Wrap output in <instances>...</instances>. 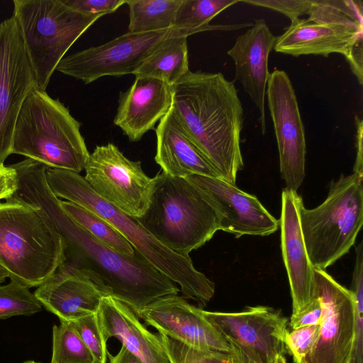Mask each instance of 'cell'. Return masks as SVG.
I'll list each match as a JSON object with an SVG mask.
<instances>
[{"label":"cell","instance_id":"obj_1","mask_svg":"<svg viewBox=\"0 0 363 363\" xmlns=\"http://www.w3.org/2000/svg\"><path fill=\"white\" fill-rule=\"evenodd\" d=\"M17 197L40 208L61 236L65 245L62 264L85 273L105 296L121 301L135 314L155 299L180 291L175 282L135 250L132 256L118 252L78 225L49 188L44 173L23 182Z\"/></svg>","mask_w":363,"mask_h":363},{"label":"cell","instance_id":"obj_2","mask_svg":"<svg viewBox=\"0 0 363 363\" xmlns=\"http://www.w3.org/2000/svg\"><path fill=\"white\" fill-rule=\"evenodd\" d=\"M172 109L221 178L235 185L244 167V112L234 82L220 72L189 70L173 86Z\"/></svg>","mask_w":363,"mask_h":363},{"label":"cell","instance_id":"obj_3","mask_svg":"<svg viewBox=\"0 0 363 363\" xmlns=\"http://www.w3.org/2000/svg\"><path fill=\"white\" fill-rule=\"evenodd\" d=\"M45 178L57 198L84 207L113 225L158 271L180 287L183 298L202 308L213 298L215 284L194 266L190 257L179 255L155 238L138 220L98 196L84 177L72 171L46 168Z\"/></svg>","mask_w":363,"mask_h":363},{"label":"cell","instance_id":"obj_4","mask_svg":"<svg viewBox=\"0 0 363 363\" xmlns=\"http://www.w3.org/2000/svg\"><path fill=\"white\" fill-rule=\"evenodd\" d=\"M81 123L58 99L34 86L25 99L13 130L11 154L46 167L80 173L89 152Z\"/></svg>","mask_w":363,"mask_h":363},{"label":"cell","instance_id":"obj_5","mask_svg":"<svg viewBox=\"0 0 363 363\" xmlns=\"http://www.w3.org/2000/svg\"><path fill=\"white\" fill-rule=\"evenodd\" d=\"M64 260L63 240L40 208L13 197L0 203V265L11 280L38 287Z\"/></svg>","mask_w":363,"mask_h":363},{"label":"cell","instance_id":"obj_6","mask_svg":"<svg viewBox=\"0 0 363 363\" xmlns=\"http://www.w3.org/2000/svg\"><path fill=\"white\" fill-rule=\"evenodd\" d=\"M137 219L160 242L186 257L220 230L218 217L200 189L163 172L152 178L149 205Z\"/></svg>","mask_w":363,"mask_h":363},{"label":"cell","instance_id":"obj_7","mask_svg":"<svg viewBox=\"0 0 363 363\" xmlns=\"http://www.w3.org/2000/svg\"><path fill=\"white\" fill-rule=\"evenodd\" d=\"M363 175H342L318 206L298 205L301 228L314 269L325 270L347 254L363 224Z\"/></svg>","mask_w":363,"mask_h":363},{"label":"cell","instance_id":"obj_8","mask_svg":"<svg viewBox=\"0 0 363 363\" xmlns=\"http://www.w3.org/2000/svg\"><path fill=\"white\" fill-rule=\"evenodd\" d=\"M16 19L30 61L36 85L46 91L65 53L101 14L77 11L62 0H14Z\"/></svg>","mask_w":363,"mask_h":363},{"label":"cell","instance_id":"obj_9","mask_svg":"<svg viewBox=\"0 0 363 363\" xmlns=\"http://www.w3.org/2000/svg\"><path fill=\"white\" fill-rule=\"evenodd\" d=\"M194 33L175 28L147 33L127 32L101 45L65 57L56 70L86 84L105 76L133 74L164 40Z\"/></svg>","mask_w":363,"mask_h":363},{"label":"cell","instance_id":"obj_10","mask_svg":"<svg viewBox=\"0 0 363 363\" xmlns=\"http://www.w3.org/2000/svg\"><path fill=\"white\" fill-rule=\"evenodd\" d=\"M84 170L85 180L101 199L134 218L144 214L150 199L152 178L143 172L140 161L129 160L108 143L96 146Z\"/></svg>","mask_w":363,"mask_h":363},{"label":"cell","instance_id":"obj_11","mask_svg":"<svg viewBox=\"0 0 363 363\" xmlns=\"http://www.w3.org/2000/svg\"><path fill=\"white\" fill-rule=\"evenodd\" d=\"M35 85L21 29L12 15L0 23V165L11 154L17 117Z\"/></svg>","mask_w":363,"mask_h":363},{"label":"cell","instance_id":"obj_12","mask_svg":"<svg viewBox=\"0 0 363 363\" xmlns=\"http://www.w3.org/2000/svg\"><path fill=\"white\" fill-rule=\"evenodd\" d=\"M266 96L286 189L297 192L305 178L306 143L295 90L283 70L269 74Z\"/></svg>","mask_w":363,"mask_h":363},{"label":"cell","instance_id":"obj_13","mask_svg":"<svg viewBox=\"0 0 363 363\" xmlns=\"http://www.w3.org/2000/svg\"><path fill=\"white\" fill-rule=\"evenodd\" d=\"M313 296L321 303L317 342L302 363H350L354 335V298L352 291L325 270L314 269Z\"/></svg>","mask_w":363,"mask_h":363},{"label":"cell","instance_id":"obj_14","mask_svg":"<svg viewBox=\"0 0 363 363\" xmlns=\"http://www.w3.org/2000/svg\"><path fill=\"white\" fill-rule=\"evenodd\" d=\"M203 315L230 344L256 354L261 363H272L286 351L288 319L272 307L247 306L238 312L203 310Z\"/></svg>","mask_w":363,"mask_h":363},{"label":"cell","instance_id":"obj_15","mask_svg":"<svg viewBox=\"0 0 363 363\" xmlns=\"http://www.w3.org/2000/svg\"><path fill=\"white\" fill-rule=\"evenodd\" d=\"M136 315L159 333L187 346L230 354L233 352V346L205 317L203 310L178 294L155 299Z\"/></svg>","mask_w":363,"mask_h":363},{"label":"cell","instance_id":"obj_16","mask_svg":"<svg viewBox=\"0 0 363 363\" xmlns=\"http://www.w3.org/2000/svg\"><path fill=\"white\" fill-rule=\"evenodd\" d=\"M363 28L298 19L277 37V52L294 57L343 55L359 84H362Z\"/></svg>","mask_w":363,"mask_h":363},{"label":"cell","instance_id":"obj_17","mask_svg":"<svg viewBox=\"0 0 363 363\" xmlns=\"http://www.w3.org/2000/svg\"><path fill=\"white\" fill-rule=\"evenodd\" d=\"M197 186L216 211L220 230L235 235L265 236L279 228L258 199L223 179L200 175L186 177Z\"/></svg>","mask_w":363,"mask_h":363},{"label":"cell","instance_id":"obj_18","mask_svg":"<svg viewBox=\"0 0 363 363\" xmlns=\"http://www.w3.org/2000/svg\"><path fill=\"white\" fill-rule=\"evenodd\" d=\"M277 38L264 19H255L252 27L240 35L227 52L235 63V80L242 84L259 111V122L263 134L267 127L265 99L270 74L268 59Z\"/></svg>","mask_w":363,"mask_h":363},{"label":"cell","instance_id":"obj_19","mask_svg":"<svg viewBox=\"0 0 363 363\" xmlns=\"http://www.w3.org/2000/svg\"><path fill=\"white\" fill-rule=\"evenodd\" d=\"M301 199L296 191L286 188L282 191L281 249L289 282L292 314L311 302L314 286V268L307 253L299 220Z\"/></svg>","mask_w":363,"mask_h":363},{"label":"cell","instance_id":"obj_20","mask_svg":"<svg viewBox=\"0 0 363 363\" xmlns=\"http://www.w3.org/2000/svg\"><path fill=\"white\" fill-rule=\"evenodd\" d=\"M173 86L150 77H135L132 85L121 92L113 124L130 142H138L154 130L170 110Z\"/></svg>","mask_w":363,"mask_h":363},{"label":"cell","instance_id":"obj_21","mask_svg":"<svg viewBox=\"0 0 363 363\" xmlns=\"http://www.w3.org/2000/svg\"><path fill=\"white\" fill-rule=\"evenodd\" d=\"M34 294L47 311L69 322L96 313L105 296L85 273L64 264Z\"/></svg>","mask_w":363,"mask_h":363},{"label":"cell","instance_id":"obj_22","mask_svg":"<svg viewBox=\"0 0 363 363\" xmlns=\"http://www.w3.org/2000/svg\"><path fill=\"white\" fill-rule=\"evenodd\" d=\"M97 316L106 342L109 338L116 337L143 363H172L157 335L147 330L125 303L104 296Z\"/></svg>","mask_w":363,"mask_h":363},{"label":"cell","instance_id":"obj_23","mask_svg":"<svg viewBox=\"0 0 363 363\" xmlns=\"http://www.w3.org/2000/svg\"><path fill=\"white\" fill-rule=\"evenodd\" d=\"M155 160L162 172L174 177L200 175L222 179L191 139L172 108L155 129Z\"/></svg>","mask_w":363,"mask_h":363},{"label":"cell","instance_id":"obj_24","mask_svg":"<svg viewBox=\"0 0 363 363\" xmlns=\"http://www.w3.org/2000/svg\"><path fill=\"white\" fill-rule=\"evenodd\" d=\"M186 35L164 40L133 74L135 77H150L173 86L189 71Z\"/></svg>","mask_w":363,"mask_h":363},{"label":"cell","instance_id":"obj_25","mask_svg":"<svg viewBox=\"0 0 363 363\" xmlns=\"http://www.w3.org/2000/svg\"><path fill=\"white\" fill-rule=\"evenodd\" d=\"M182 0H126L129 33H147L174 28Z\"/></svg>","mask_w":363,"mask_h":363},{"label":"cell","instance_id":"obj_26","mask_svg":"<svg viewBox=\"0 0 363 363\" xmlns=\"http://www.w3.org/2000/svg\"><path fill=\"white\" fill-rule=\"evenodd\" d=\"M240 2V0H182L177 12L174 28L196 33L206 30H234L252 26V23L230 26L208 24L223 10Z\"/></svg>","mask_w":363,"mask_h":363},{"label":"cell","instance_id":"obj_27","mask_svg":"<svg viewBox=\"0 0 363 363\" xmlns=\"http://www.w3.org/2000/svg\"><path fill=\"white\" fill-rule=\"evenodd\" d=\"M61 205L78 225L105 245L125 255H135L130 242L99 215L70 201H61Z\"/></svg>","mask_w":363,"mask_h":363},{"label":"cell","instance_id":"obj_28","mask_svg":"<svg viewBox=\"0 0 363 363\" xmlns=\"http://www.w3.org/2000/svg\"><path fill=\"white\" fill-rule=\"evenodd\" d=\"M52 328V354L50 363H96L72 322L60 320Z\"/></svg>","mask_w":363,"mask_h":363},{"label":"cell","instance_id":"obj_29","mask_svg":"<svg viewBox=\"0 0 363 363\" xmlns=\"http://www.w3.org/2000/svg\"><path fill=\"white\" fill-rule=\"evenodd\" d=\"M362 1L311 0L308 21L363 28Z\"/></svg>","mask_w":363,"mask_h":363},{"label":"cell","instance_id":"obj_30","mask_svg":"<svg viewBox=\"0 0 363 363\" xmlns=\"http://www.w3.org/2000/svg\"><path fill=\"white\" fill-rule=\"evenodd\" d=\"M43 306L29 288L11 281L0 286V319L18 315L30 316L42 311Z\"/></svg>","mask_w":363,"mask_h":363},{"label":"cell","instance_id":"obj_31","mask_svg":"<svg viewBox=\"0 0 363 363\" xmlns=\"http://www.w3.org/2000/svg\"><path fill=\"white\" fill-rule=\"evenodd\" d=\"M157 336L172 363H228L230 358V354L195 349L161 333Z\"/></svg>","mask_w":363,"mask_h":363},{"label":"cell","instance_id":"obj_32","mask_svg":"<svg viewBox=\"0 0 363 363\" xmlns=\"http://www.w3.org/2000/svg\"><path fill=\"white\" fill-rule=\"evenodd\" d=\"M96 363H107L108 350L99 323L97 313L72 321Z\"/></svg>","mask_w":363,"mask_h":363},{"label":"cell","instance_id":"obj_33","mask_svg":"<svg viewBox=\"0 0 363 363\" xmlns=\"http://www.w3.org/2000/svg\"><path fill=\"white\" fill-rule=\"evenodd\" d=\"M320 332V325H308L286 331L284 338L286 350L295 363H302L313 349Z\"/></svg>","mask_w":363,"mask_h":363},{"label":"cell","instance_id":"obj_34","mask_svg":"<svg viewBox=\"0 0 363 363\" xmlns=\"http://www.w3.org/2000/svg\"><path fill=\"white\" fill-rule=\"evenodd\" d=\"M240 2L274 10L294 22L308 13L311 0H242Z\"/></svg>","mask_w":363,"mask_h":363},{"label":"cell","instance_id":"obj_35","mask_svg":"<svg viewBox=\"0 0 363 363\" xmlns=\"http://www.w3.org/2000/svg\"><path fill=\"white\" fill-rule=\"evenodd\" d=\"M69 8L87 14L105 16L118 10L126 0H62Z\"/></svg>","mask_w":363,"mask_h":363},{"label":"cell","instance_id":"obj_36","mask_svg":"<svg viewBox=\"0 0 363 363\" xmlns=\"http://www.w3.org/2000/svg\"><path fill=\"white\" fill-rule=\"evenodd\" d=\"M322 316V306L320 299L313 296V298L298 312L291 314L289 325L292 329L320 325Z\"/></svg>","mask_w":363,"mask_h":363},{"label":"cell","instance_id":"obj_37","mask_svg":"<svg viewBox=\"0 0 363 363\" xmlns=\"http://www.w3.org/2000/svg\"><path fill=\"white\" fill-rule=\"evenodd\" d=\"M18 186V174L11 166L0 165V200L12 196Z\"/></svg>","mask_w":363,"mask_h":363},{"label":"cell","instance_id":"obj_38","mask_svg":"<svg viewBox=\"0 0 363 363\" xmlns=\"http://www.w3.org/2000/svg\"><path fill=\"white\" fill-rule=\"evenodd\" d=\"M355 125L357 128L356 148L357 155L354 165L353 172L363 175V150H362V120L355 116Z\"/></svg>","mask_w":363,"mask_h":363},{"label":"cell","instance_id":"obj_39","mask_svg":"<svg viewBox=\"0 0 363 363\" xmlns=\"http://www.w3.org/2000/svg\"><path fill=\"white\" fill-rule=\"evenodd\" d=\"M233 350L230 354L233 363H261L259 357L250 351L239 348L238 346L230 344Z\"/></svg>","mask_w":363,"mask_h":363},{"label":"cell","instance_id":"obj_40","mask_svg":"<svg viewBox=\"0 0 363 363\" xmlns=\"http://www.w3.org/2000/svg\"><path fill=\"white\" fill-rule=\"evenodd\" d=\"M110 363H143L136 356L129 352L123 345L116 355L108 352Z\"/></svg>","mask_w":363,"mask_h":363},{"label":"cell","instance_id":"obj_41","mask_svg":"<svg viewBox=\"0 0 363 363\" xmlns=\"http://www.w3.org/2000/svg\"><path fill=\"white\" fill-rule=\"evenodd\" d=\"M9 277L8 272L0 265V284L3 283Z\"/></svg>","mask_w":363,"mask_h":363},{"label":"cell","instance_id":"obj_42","mask_svg":"<svg viewBox=\"0 0 363 363\" xmlns=\"http://www.w3.org/2000/svg\"><path fill=\"white\" fill-rule=\"evenodd\" d=\"M272 363H287L284 354L277 355Z\"/></svg>","mask_w":363,"mask_h":363},{"label":"cell","instance_id":"obj_43","mask_svg":"<svg viewBox=\"0 0 363 363\" xmlns=\"http://www.w3.org/2000/svg\"><path fill=\"white\" fill-rule=\"evenodd\" d=\"M22 363H40V362H35V361H33V360H28V361L23 362Z\"/></svg>","mask_w":363,"mask_h":363},{"label":"cell","instance_id":"obj_44","mask_svg":"<svg viewBox=\"0 0 363 363\" xmlns=\"http://www.w3.org/2000/svg\"><path fill=\"white\" fill-rule=\"evenodd\" d=\"M228 363H233L231 356H230V359H229V361H228Z\"/></svg>","mask_w":363,"mask_h":363}]
</instances>
